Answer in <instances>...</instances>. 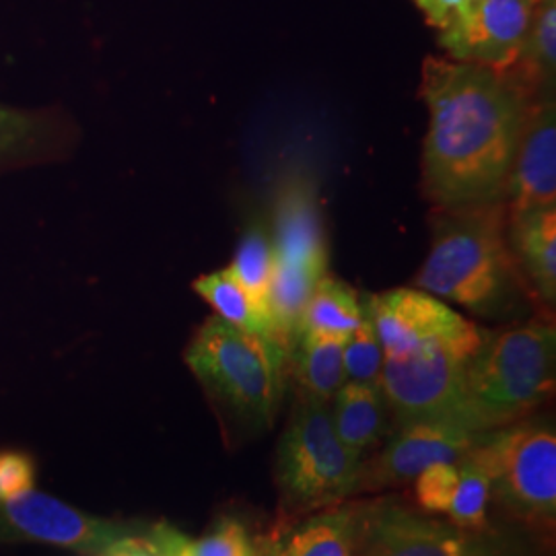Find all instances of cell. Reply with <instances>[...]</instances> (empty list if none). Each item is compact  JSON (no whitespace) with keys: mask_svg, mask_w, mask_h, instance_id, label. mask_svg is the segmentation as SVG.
<instances>
[{"mask_svg":"<svg viewBox=\"0 0 556 556\" xmlns=\"http://www.w3.org/2000/svg\"><path fill=\"white\" fill-rule=\"evenodd\" d=\"M420 96L429 110L422 192L433 206L505 200L532 100L507 75L452 59L422 64Z\"/></svg>","mask_w":556,"mask_h":556,"instance_id":"obj_1","label":"cell"},{"mask_svg":"<svg viewBox=\"0 0 556 556\" xmlns=\"http://www.w3.org/2000/svg\"><path fill=\"white\" fill-rule=\"evenodd\" d=\"M507 220L505 200L435 206L431 250L415 285L478 314L497 309L521 280Z\"/></svg>","mask_w":556,"mask_h":556,"instance_id":"obj_2","label":"cell"},{"mask_svg":"<svg viewBox=\"0 0 556 556\" xmlns=\"http://www.w3.org/2000/svg\"><path fill=\"white\" fill-rule=\"evenodd\" d=\"M555 365L551 321L486 332L464 371L472 427L486 433L530 415L555 392Z\"/></svg>","mask_w":556,"mask_h":556,"instance_id":"obj_3","label":"cell"},{"mask_svg":"<svg viewBox=\"0 0 556 556\" xmlns=\"http://www.w3.org/2000/svg\"><path fill=\"white\" fill-rule=\"evenodd\" d=\"M287 351L275 338L208 318L192 338L186 363L200 383L233 415L270 425L282 396Z\"/></svg>","mask_w":556,"mask_h":556,"instance_id":"obj_4","label":"cell"},{"mask_svg":"<svg viewBox=\"0 0 556 556\" xmlns=\"http://www.w3.org/2000/svg\"><path fill=\"white\" fill-rule=\"evenodd\" d=\"M277 477L287 501L298 507H328L357 491L361 456L338 439L326 400L301 394L278 445Z\"/></svg>","mask_w":556,"mask_h":556,"instance_id":"obj_5","label":"cell"},{"mask_svg":"<svg viewBox=\"0 0 556 556\" xmlns=\"http://www.w3.org/2000/svg\"><path fill=\"white\" fill-rule=\"evenodd\" d=\"M486 472L491 495L528 521L556 516V433L551 422H519L486 431L468 454Z\"/></svg>","mask_w":556,"mask_h":556,"instance_id":"obj_6","label":"cell"},{"mask_svg":"<svg viewBox=\"0 0 556 556\" xmlns=\"http://www.w3.org/2000/svg\"><path fill=\"white\" fill-rule=\"evenodd\" d=\"M478 346L435 342L383 358L381 392L400 425L410 420H447L472 429L464 371Z\"/></svg>","mask_w":556,"mask_h":556,"instance_id":"obj_7","label":"cell"},{"mask_svg":"<svg viewBox=\"0 0 556 556\" xmlns=\"http://www.w3.org/2000/svg\"><path fill=\"white\" fill-rule=\"evenodd\" d=\"M386 357L408 353L422 344L454 342L480 346L484 330L462 318L450 305L420 289H394L363 301Z\"/></svg>","mask_w":556,"mask_h":556,"instance_id":"obj_8","label":"cell"},{"mask_svg":"<svg viewBox=\"0 0 556 556\" xmlns=\"http://www.w3.org/2000/svg\"><path fill=\"white\" fill-rule=\"evenodd\" d=\"M542 0H475L447 27L439 46L457 62L507 71L530 31Z\"/></svg>","mask_w":556,"mask_h":556,"instance_id":"obj_9","label":"cell"},{"mask_svg":"<svg viewBox=\"0 0 556 556\" xmlns=\"http://www.w3.org/2000/svg\"><path fill=\"white\" fill-rule=\"evenodd\" d=\"M0 519L21 538L48 542L80 555L100 556L124 538L139 534L137 528L89 516L56 497L29 486L0 501Z\"/></svg>","mask_w":556,"mask_h":556,"instance_id":"obj_10","label":"cell"},{"mask_svg":"<svg viewBox=\"0 0 556 556\" xmlns=\"http://www.w3.org/2000/svg\"><path fill=\"white\" fill-rule=\"evenodd\" d=\"M475 542L472 532L397 505L358 517V556H468Z\"/></svg>","mask_w":556,"mask_h":556,"instance_id":"obj_11","label":"cell"},{"mask_svg":"<svg viewBox=\"0 0 556 556\" xmlns=\"http://www.w3.org/2000/svg\"><path fill=\"white\" fill-rule=\"evenodd\" d=\"M507 215L556 206V110L553 98L532 103L505 190Z\"/></svg>","mask_w":556,"mask_h":556,"instance_id":"obj_12","label":"cell"},{"mask_svg":"<svg viewBox=\"0 0 556 556\" xmlns=\"http://www.w3.org/2000/svg\"><path fill=\"white\" fill-rule=\"evenodd\" d=\"M484 433L447 420H410L374 462L369 478L374 484H402L438 462H457L468 456Z\"/></svg>","mask_w":556,"mask_h":556,"instance_id":"obj_13","label":"cell"},{"mask_svg":"<svg viewBox=\"0 0 556 556\" xmlns=\"http://www.w3.org/2000/svg\"><path fill=\"white\" fill-rule=\"evenodd\" d=\"M273 248L278 262L328 275V236L316 184L303 174L282 179L273 213Z\"/></svg>","mask_w":556,"mask_h":556,"instance_id":"obj_14","label":"cell"},{"mask_svg":"<svg viewBox=\"0 0 556 556\" xmlns=\"http://www.w3.org/2000/svg\"><path fill=\"white\" fill-rule=\"evenodd\" d=\"M507 239L519 275L528 280L544 305L556 301V206L514 215Z\"/></svg>","mask_w":556,"mask_h":556,"instance_id":"obj_15","label":"cell"},{"mask_svg":"<svg viewBox=\"0 0 556 556\" xmlns=\"http://www.w3.org/2000/svg\"><path fill=\"white\" fill-rule=\"evenodd\" d=\"M358 514L332 509L312 516L273 540L264 556H353L357 546Z\"/></svg>","mask_w":556,"mask_h":556,"instance_id":"obj_16","label":"cell"},{"mask_svg":"<svg viewBox=\"0 0 556 556\" xmlns=\"http://www.w3.org/2000/svg\"><path fill=\"white\" fill-rule=\"evenodd\" d=\"M330 410L338 439L357 456L374 447L386 431L388 402L381 386L344 381Z\"/></svg>","mask_w":556,"mask_h":556,"instance_id":"obj_17","label":"cell"},{"mask_svg":"<svg viewBox=\"0 0 556 556\" xmlns=\"http://www.w3.org/2000/svg\"><path fill=\"white\" fill-rule=\"evenodd\" d=\"M532 100L553 91L556 79V2H540L516 62L503 71Z\"/></svg>","mask_w":556,"mask_h":556,"instance_id":"obj_18","label":"cell"},{"mask_svg":"<svg viewBox=\"0 0 556 556\" xmlns=\"http://www.w3.org/2000/svg\"><path fill=\"white\" fill-rule=\"evenodd\" d=\"M365 319V307L357 291L337 278H319L301 316L299 337L305 332L351 337Z\"/></svg>","mask_w":556,"mask_h":556,"instance_id":"obj_19","label":"cell"},{"mask_svg":"<svg viewBox=\"0 0 556 556\" xmlns=\"http://www.w3.org/2000/svg\"><path fill=\"white\" fill-rule=\"evenodd\" d=\"M344 337L305 332L301 334L291 355L295 357L301 394L330 402L344 379Z\"/></svg>","mask_w":556,"mask_h":556,"instance_id":"obj_20","label":"cell"},{"mask_svg":"<svg viewBox=\"0 0 556 556\" xmlns=\"http://www.w3.org/2000/svg\"><path fill=\"white\" fill-rule=\"evenodd\" d=\"M192 287L215 309L217 318L241 330L273 338L270 321L262 314L256 301L241 287L231 268H223L197 278Z\"/></svg>","mask_w":556,"mask_h":556,"instance_id":"obj_21","label":"cell"},{"mask_svg":"<svg viewBox=\"0 0 556 556\" xmlns=\"http://www.w3.org/2000/svg\"><path fill=\"white\" fill-rule=\"evenodd\" d=\"M231 273L241 287L256 301L262 314L268 318V287L275 270V248L270 231L264 225H250L239 239L236 258L231 262ZM270 321V319H268Z\"/></svg>","mask_w":556,"mask_h":556,"instance_id":"obj_22","label":"cell"},{"mask_svg":"<svg viewBox=\"0 0 556 556\" xmlns=\"http://www.w3.org/2000/svg\"><path fill=\"white\" fill-rule=\"evenodd\" d=\"M383 358L386 355L379 344L376 328H374L371 319L365 316L357 330L344 340V351H342L344 379L379 386Z\"/></svg>","mask_w":556,"mask_h":556,"instance_id":"obj_23","label":"cell"},{"mask_svg":"<svg viewBox=\"0 0 556 556\" xmlns=\"http://www.w3.org/2000/svg\"><path fill=\"white\" fill-rule=\"evenodd\" d=\"M462 475V459L438 462L415 478L418 505L429 514L447 516Z\"/></svg>","mask_w":556,"mask_h":556,"instance_id":"obj_24","label":"cell"},{"mask_svg":"<svg viewBox=\"0 0 556 556\" xmlns=\"http://www.w3.org/2000/svg\"><path fill=\"white\" fill-rule=\"evenodd\" d=\"M190 556H258L238 519H220L208 534L190 544Z\"/></svg>","mask_w":556,"mask_h":556,"instance_id":"obj_25","label":"cell"},{"mask_svg":"<svg viewBox=\"0 0 556 556\" xmlns=\"http://www.w3.org/2000/svg\"><path fill=\"white\" fill-rule=\"evenodd\" d=\"M36 486V468L31 457L17 452L0 454V501Z\"/></svg>","mask_w":556,"mask_h":556,"instance_id":"obj_26","label":"cell"},{"mask_svg":"<svg viewBox=\"0 0 556 556\" xmlns=\"http://www.w3.org/2000/svg\"><path fill=\"white\" fill-rule=\"evenodd\" d=\"M36 122L21 112L0 108V155L17 153L36 137Z\"/></svg>","mask_w":556,"mask_h":556,"instance_id":"obj_27","label":"cell"},{"mask_svg":"<svg viewBox=\"0 0 556 556\" xmlns=\"http://www.w3.org/2000/svg\"><path fill=\"white\" fill-rule=\"evenodd\" d=\"M415 2L429 21V25L443 29L456 20L464 9H468L475 0H415Z\"/></svg>","mask_w":556,"mask_h":556,"instance_id":"obj_28","label":"cell"},{"mask_svg":"<svg viewBox=\"0 0 556 556\" xmlns=\"http://www.w3.org/2000/svg\"><path fill=\"white\" fill-rule=\"evenodd\" d=\"M149 536L153 540L157 555L160 556H190V540L181 536L178 530L169 528V526H157L149 532Z\"/></svg>","mask_w":556,"mask_h":556,"instance_id":"obj_29","label":"cell"},{"mask_svg":"<svg viewBox=\"0 0 556 556\" xmlns=\"http://www.w3.org/2000/svg\"><path fill=\"white\" fill-rule=\"evenodd\" d=\"M100 556H160L149 534L124 538Z\"/></svg>","mask_w":556,"mask_h":556,"instance_id":"obj_30","label":"cell"},{"mask_svg":"<svg viewBox=\"0 0 556 556\" xmlns=\"http://www.w3.org/2000/svg\"><path fill=\"white\" fill-rule=\"evenodd\" d=\"M468 556H516L503 542L493 540V538L477 536V542Z\"/></svg>","mask_w":556,"mask_h":556,"instance_id":"obj_31","label":"cell"},{"mask_svg":"<svg viewBox=\"0 0 556 556\" xmlns=\"http://www.w3.org/2000/svg\"><path fill=\"white\" fill-rule=\"evenodd\" d=\"M20 540H23V538L7 521L0 519V542H20Z\"/></svg>","mask_w":556,"mask_h":556,"instance_id":"obj_32","label":"cell"},{"mask_svg":"<svg viewBox=\"0 0 556 556\" xmlns=\"http://www.w3.org/2000/svg\"><path fill=\"white\" fill-rule=\"evenodd\" d=\"M542 2H555V0H542Z\"/></svg>","mask_w":556,"mask_h":556,"instance_id":"obj_33","label":"cell"}]
</instances>
